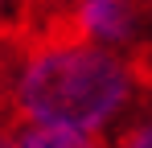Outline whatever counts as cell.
Masks as SVG:
<instances>
[{
	"label": "cell",
	"mask_w": 152,
	"mask_h": 148,
	"mask_svg": "<svg viewBox=\"0 0 152 148\" xmlns=\"http://www.w3.org/2000/svg\"><path fill=\"white\" fill-rule=\"evenodd\" d=\"M140 99V74L124 49L58 33L25 45L4 70L12 123H62L103 136L127 119Z\"/></svg>",
	"instance_id": "cell-1"
},
{
	"label": "cell",
	"mask_w": 152,
	"mask_h": 148,
	"mask_svg": "<svg viewBox=\"0 0 152 148\" xmlns=\"http://www.w3.org/2000/svg\"><path fill=\"white\" fill-rule=\"evenodd\" d=\"M70 33L107 49H124L136 37V0H74Z\"/></svg>",
	"instance_id": "cell-2"
},
{
	"label": "cell",
	"mask_w": 152,
	"mask_h": 148,
	"mask_svg": "<svg viewBox=\"0 0 152 148\" xmlns=\"http://www.w3.org/2000/svg\"><path fill=\"white\" fill-rule=\"evenodd\" d=\"M17 148H111L103 136L62 127V123H12Z\"/></svg>",
	"instance_id": "cell-3"
},
{
	"label": "cell",
	"mask_w": 152,
	"mask_h": 148,
	"mask_svg": "<svg viewBox=\"0 0 152 148\" xmlns=\"http://www.w3.org/2000/svg\"><path fill=\"white\" fill-rule=\"evenodd\" d=\"M111 148H152V115H140L119 127V136L111 140Z\"/></svg>",
	"instance_id": "cell-4"
},
{
	"label": "cell",
	"mask_w": 152,
	"mask_h": 148,
	"mask_svg": "<svg viewBox=\"0 0 152 148\" xmlns=\"http://www.w3.org/2000/svg\"><path fill=\"white\" fill-rule=\"evenodd\" d=\"M0 148H17V132L8 123H0Z\"/></svg>",
	"instance_id": "cell-5"
},
{
	"label": "cell",
	"mask_w": 152,
	"mask_h": 148,
	"mask_svg": "<svg viewBox=\"0 0 152 148\" xmlns=\"http://www.w3.org/2000/svg\"><path fill=\"white\" fill-rule=\"evenodd\" d=\"M4 12H8V0H0V21H4Z\"/></svg>",
	"instance_id": "cell-6"
}]
</instances>
